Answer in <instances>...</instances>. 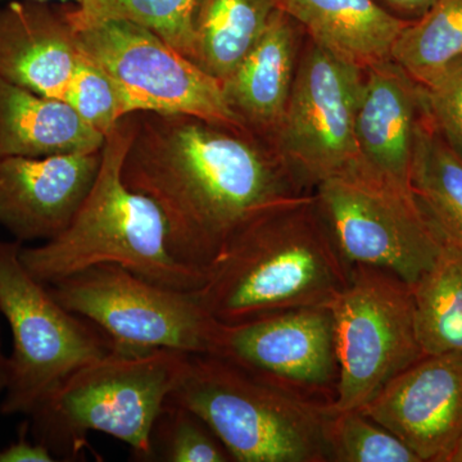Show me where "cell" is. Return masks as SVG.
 <instances>
[{
	"instance_id": "1",
	"label": "cell",
	"mask_w": 462,
	"mask_h": 462,
	"mask_svg": "<svg viewBox=\"0 0 462 462\" xmlns=\"http://www.w3.org/2000/svg\"><path fill=\"white\" fill-rule=\"evenodd\" d=\"M121 175L160 209L173 258L203 279L240 227L311 193L269 143L187 115L136 114Z\"/></svg>"
},
{
	"instance_id": "2",
	"label": "cell",
	"mask_w": 462,
	"mask_h": 462,
	"mask_svg": "<svg viewBox=\"0 0 462 462\" xmlns=\"http://www.w3.org/2000/svg\"><path fill=\"white\" fill-rule=\"evenodd\" d=\"M349 272L311 191L240 227L191 293L212 318L231 324L282 310L329 307Z\"/></svg>"
},
{
	"instance_id": "3",
	"label": "cell",
	"mask_w": 462,
	"mask_h": 462,
	"mask_svg": "<svg viewBox=\"0 0 462 462\" xmlns=\"http://www.w3.org/2000/svg\"><path fill=\"white\" fill-rule=\"evenodd\" d=\"M136 129V114L126 116L106 136L93 187L69 227L56 238L21 249L26 269L44 284L100 263L120 264L163 287L194 291L202 276L173 258L165 218L153 200L130 189L123 165Z\"/></svg>"
},
{
	"instance_id": "4",
	"label": "cell",
	"mask_w": 462,
	"mask_h": 462,
	"mask_svg": "<svg viewBox=\"0 0 462 462\" xmlns=\"http://www.w3.org/2000/svg\"><path fill=\"white\" fill-rule=\"evenodd\" d=\"M189 354L116 349L67 376L29 413V431L60 461L83 457L90 431L107 434L151 461L152 428L184 376Z\"/></svg>"
},
{
	"instance_id": "5",
	"label": "cell",
	"mask_w": 462,
	"mask_h": 462,
	"mask_svg": "<svg viewBox=\"0 0 462 462\" xmlns=\"http://www.w3.org/2000/svg\"><path fill=\"white\" fill-rule=\"evenodd\" d=\"M171 397L200 416L236 462H330L329 402L212 355H190Z\"/></svg>"
},
{
	"instance_id": "6",
	"label": "cell",
	"mask_w": 462,
	"mask_h": 462,
	"mask_svg": "<svg viewBox=\"0 0 462 462\" xmlns=\"http://www.w3.org/2000/svg\"><path fill=\"white\" fill-rule=\"evenodd\" d=\"M23 245L0 240V316L12 334L0 412L29 415L76 370L116 351L114 340L60 305L21 258Z\"/></svg>"
},
{
	"instance_id": "7",
	"label": "cell",
	"mask_w": 462,
	"mask_h": 462,
	"mask_svg": "<svg viewBox=\"0 0 462 462\" xmlns=\"http://www.w3.org/2000/svg\"><path fill=\"white\" fill-rule=\"evenodd\" d=\"M314 199L349 266L366 264L413 285L446 248L411 189L356 165L316 185Z\"/></svg>"
},
{
	"instance_id": "8",
	"label": "cell",
	"mask_w": 462,
	"mask_h": 462,
	"mask_svg": "<svg viewBox=\"0 0 462 462\" xmlns=\"http://www.w3.org/2000/svg\"><path fill=\"white\" fill-rule=\"evenodd\" d=\"M338 380L333 411L360 410L398 374L424 357L412 287L396 273L352 264L348 282L329 306Z\"/></svg>"
},
{
	"instance_id": "9",
	"label": "cell",
	"mask_w": 462,
	"mask_h": 462,
	"mask_svg": "<svg viewBox=\"0 0 462 462\" xmlns=\"http://www.w3.org/2000/svg\"><path fill=\"white\" fill-rule=\"evenodd\" d=\"M48 287L60 305L105 331L120 351L214 354L220 321L191 291L163 287L115 263L88 267Z\"/></svg>"
},
{
	"instance_id": "10",
	"label": "cell",
	"mask_w": 462,
	"mask_h": 462,
	"mask_svg": "<svg viewBox=\"0 0 462 462\" xmlns=\"http://www.w3.org/2000/svg\"><path fill=\"white\" fill-rule=\"evenodd\" d=\"M66 9L76 44L121 88L132 114L187 115L248 132L230 111L223 85L157 33L126 20H97Z\"/></svg>"
},
{
	"instance_id": "11",
	"label": "cell",
	"mask_w": 462,
	"mask_h": 462,
	"mask_svg": "<svg viewBox=\"0 0 462 462\" xmlns=\"http://www.w3.org/2000/svg\"><path fill=\"white\" fill-rule=\"evenodd\" d=\"M364 69L306 35L272 145L309 190L357 165L355 116Z\"/></svg>"
},
{
	"instance_id": "12",
	"label": "cell",
	"mask_w": 462,
	"mask_h": 462,
	"mask_svg": "<svg viewBox=\"0 0 462 462\" xmlns=\"http://www.w3.org/2000/svg\"><path fill=\"white\" fill-rule=\"evenodd\" d=\"M212 356L315 400L330 403L336 393L338 363L329 307H300L220 322Z\"/></svg>"
},
{
	"instance_id": "13",
	"label": "cell",
	"mask_w": 462,
	"mask_h": 462,
	"mask_svg": "<svg viewBox=\"0 0 462 462\" xmlns=\"http://www.w3.org/2000/svg\"><path fill=\"white\" fill-rule=\"evenodd\" d=\"M360 410L421 462H448L462 438V352L424 356Z\"/></svg>"
},
{
	"instance_id": "14",
	"label": "cell",
	"mask_w": 462,
	"mask_h": 462,
	"mask_svg": "<svg viewBox=\"0 0 462 462\" xmlns=\"http://www.w3.org/2000/svg\"><path fill=\"white\" fill-rule=\"evenodd\" d=\"M102 151L0 160V225L18 242L63 233L98 175Z\"/></svg>"
},
{
	"instance_id": "15",
	"label": "cell",
	"mask_w": 462,
	"mask_h": 462,
	"mask_svg": "<svg viewBox=\"0 0 462 462\" xmlns=\"http://www.w3.org/2000/svg\"><path fill=\"white\" fill-rule=\"evenodd\" d=\"M420 84L392 60L364 69L355 116L358 165L410 188L416 135L425 117Z\"/></svg>"
},
{
	"instance_id": "16",
	"label": "cell",
	"mask_w": 462,
	"mask_h": 462,
	"mask_svg": "<svg viewBox=\"0 0 462 462\" xmlns=\"http://www.w3.org/2000/svg\"><path fill=\"white\" fill-rule=\"evenodd\" d=\"M79 58L65 8L11 0L0 9V78L63 100Z\"/></svg>"
},
{
	"instance_id": "17",
	"label": "cell",
	"mask_w": 462,
	"mask_h": 462,
	"mask_svg": "<svg viewBox=\"0 0 462 462\" xmlns=\"http://www.w3.org/2000/svg\"><path fill=\"white\" fill-rule=\"evenodd\" d=\"M305 36L300 23L273 9L256 44L221 83L230 111L249 133L266 143L287 108Z\"/></svg>"
},
{
	"instance_id": "18",
	"label": "cell",
	"mask_w": 462,
	"mask_h": 462,
	"mask_svg": "<svg viewBox=\"0 0 462 462\" xmlns=\"http://www.w3.org/2000/svg\"><path fill=\"white\" fill-rule=\"evenodd\" d=\"M105 142L65 100L0 78V160L96 153Z\"/></svg>"
},
{
	"instance_id": "19",
	"label": "cell",
	"mask_w": 462,
	"mask_h": 462,
	"mask_svg": "<svg viewBox=\"0 0 462 462\" xmlns=\"http://www.w3.org/2000/svg\"><path fill=\"white\" fill-rule=\"evenodd\" d=\"M312 41L366 69L391 60L398 33L409 21L389 14L376 0H273Z\"/></svg>"
},
{
	"instance_id": "20",
	"label": "cell",
	"mask_w": 462,
	"mask_h": 462,
	"mask_svg": "<svg viewBox=\"0 0 462 462\" xmlns=\"http://www.w3.org/2000/svg\"><path fill=\"white\" fill-rule=\"evenodd\" d=\"M275 8L273 0H199L190 60L223 83L256 44Z\"/></svg>"
},
{
	"instance_id": "21",
	"label": "cell",
	"mask_w": 462,
	"mask_h": 462,
	"mask_svg": "<svg viewBox=\"0 0 462 462\" xmlns=\"http://www.w3.org/2000/svg\"><path fill=\"white\" fill-rule=\"evenodd\" d=\"M410 188L446 245L462 252V157L425 114L413 151Z\"/></svg>"
},
{
	"instance_id": "22",
	"label": "cell",
	"mask_w": 462,
	"mask_h": 462,
	"mask_svg": "<svg viewBox=\"0 0 462 462\" xmlns=\"http://www.w3.org/2000/svg\"><path fill=\"white\" fill-rule=\"evenodd\" d=\"M411 287L416 334L424 355L462 352V252L446 245Z\"/></svg>"
},
{
	"instance_id": "23",
	"label": "cell",
	"mask_w": 462,
	"mask_h": 462,
	"mask_svg": "<svg viewBox=\"0 0 462 462\" xmlns=\"http://www.w3.org/2000/svg\"><path fill=\"white\" fill-rule=\"evenodd\" d=\"M462 58V0H438L409 21L392 45L391 60L425 85Z\"/></svg>"
},
{
	"instance_id": "24",
	"label": "cell",
	"mask_w": 462,
	"mask_h": 462,
	"mask_svg": "<svg viewBox=\"0 0 462 462\" xmlns=\"http://www.w3.org/2000/svg\"><path fill=\"white\" fill-rule=\"evenodd\" d=\"M199 0H83L78 16L126 20L151 30L185 57L193 51V18Z\"/></svg>"
},
{
	"instance_id": "25",
	"label": "cell",
	"mask_w": 462,
	"mask_h": 462,
	"mask_svg": "<svg viewBox=\"0 0 462 462\" xmlns=\"http://www.w3.org/2000/svg\"><path fill=\"white\" fill-rule=\"evenodd\" d=\"M149 442V462H233L206 421L171 396L158 413Z\"/></svg>"
},
{
	"instance_id": "26",
	"label": "cell",
	"mask_w": 462,
	"mask_h": 462,
	"mask_svg": "<svg viewBox=\"0 0 462 462\" xmlns=\"http://www.w3.org/2000/svg\"><path fill=\"white\" fill-rule=\"evenodd\" d=\"M327 442L330 462H421L400 438L361 410H331Z\"/></svg>"
},
{
	"instance_id": "27",
	"label": "cell",
	"mask_w": 462,
	"mask_h": 462,
	"mask_svg": "<svg viewBox=\"0 0 462 462\" xmlns=\"http://www.w3.org/2000/svg\"><path fill=\"white\" fill-rule=\"evenodd\" d=\"M63 100L105 136L126 116L135 115L114 79L83 53L76 63Z\"/></svg>"
},
{
	"instance_id": "28",
	"label": "cell",
	"mask_w": 462,
	"mask_h": 462,
	"mask_svg": "<svg viewBox=\"0 0 462 462\" xmlns=\"http://www.w3.org/2000/svg\"><path fill=\"white\" fill-rule=\"evenodd\" d=\"M421 87L430 123L462 157V58Z\"/></svg>"
},
{
	"instance_id": "29",
	"label": "cell",
	"mask_w": 462,
	"mask_h": 462,
	"mask_svg": "<svg viewBox=\"0 0 462 462\" xmlns=\"http://www.w3.org/2000/svg\"><path fill=\"white\" fill-rule=\"evenodd\" d=\"M30 436L27 421L21 425L20 437L0 449V462H53L56 457Z\"/></svg>"
},
{
	"instance_id": "30",
	"label": "cell",
	"mask_w": 462,
	"mask_h": 462,
	"mask_svg": "<svg viewBox=\"0 0 462 462\" xmlns=\"http://www.w3.org/2000/svg\"><path fill=\"white\" fill-rule=\"evenodd\" d=\"M389 14L401 20H418L438 2V0H376Z\"/></svg>"
},
{
	"instance_id": "31",
	"label": "cell",
	"mask_w": 462,
	"mask_h": 462,
	"mask_svg": "<svg viewBox=\"0 0 462 462\" xmlns=\"http://www.w3.org/2000/svg\"><path fill=\"white\" fill-rule=\"evenodd\" d=\"M2 318V316H0ZM9 380V355L5 354L2 340V328H0V393L7 388Z\"/></svg>"
},
{
	"instance_id": "32",
	"label": "cell",
	"mask_w": 462,
	"mask_h": 462,
	"mask_svg": "<svg viewBox=\"0 0 462 462\" xmlns=\"http://www.w3.org/2000/svg\"><path fill=\"white\" fill-rule=\"evenodd\" d=\"M448 462H462V438L458 445L456 446L455 451L449 456Z\"/></svg>"
},
{
	"instance_id": "33",
	"label": "cell",
	"mask_w": 462,
	"mask_h": 462,
	"mask_svg": "<svg viewBox=\"0 0 462 462\" xmlns=\"http://www.w3.org/2000/svg\"><path fill=\"white\" fill-rule=\"evenodd\" d=\"M2 2V0H0ZM30 2H62V3H69V2H74L76 5H80L81 3H83V0H30Z\"/></svg>"
}]
</instances>
